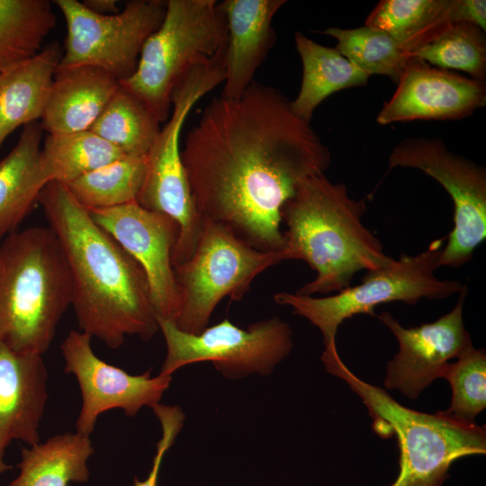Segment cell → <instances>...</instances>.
Returning <instances> with one entry per match:
<instances>
[{
  "mask_svg": "<svg viewBox=\"0 0 486 486\" xmlns=\"http://www.w3.org/2000/svg\"><path fill=\"white\" fill-rule=\"evenodd\" d=\"M411 167L436 180L454 204V227L443 248L440 266L460 267L486 238V171L448 150L439 139L410 138L396 145L388 169Z\"/></svg>",
  "mask_w": 486,
  "mask_h": 486,
  "instance_id": "obj_12",
  "label": "cell"
},
{
  "mask_svg": "<svg viewBox=\"0 0 486 486\" xmlns=\"http://www.w3.org/2000/svg\"><path fill=\"white\" fill-rule=\"evenodd\" d=\"M147 175V157H123L66 184L86 209H106L136 201Z\"/></svg>",
  "mask_w": 486,
  "mask_h": 486,
  "instance_id": "obj_28",
  "label": "cell"
},
{
  "mask_svg": "<svg viewBox=\"0 0 486 486\" xmlns=\"http://www.w3.org/2000/svg\"><path fill=\"white\" fill-rule=\"evenodd\" d=\"M62 54L51 42L0 73V147L17 128L42 118Z\"/></svg>",
  "mask_w": 486,
  "mask_h": 486,
  "instance_id": "obj_20",
  "label": "cell"
},
{
  "mask_svg": "<svg viewBox=\"0 0 486 486\" xmlns=\"http://www.w3.org/2000/svg\"><path fill=\"white\" fill-rule=\"evenodd\" d=\"M485 104L484 81L411 58L376 122L386 125L415 120H461Z\"/></svg>",
  "mask_w": 486,
  "mask_h": 486,
  "instance_id": "obj_16",
  "label": "cell"
},
{
  "mask_svg": "<svg viewBox=\"0 0 486 486\" xmlns=\"http://www.w3.org/2000/svg\"><path fill=\"white\" fill-rule=\"evenodd\" d=\"M446 238L429 243L422 252L401 255L387 266L368 271L362 282L325 297L279 292L274 300L289 306L292 313L305 318L320 331L324 348L337 346L339 326L358 314L375 316L381 304L401 302L415 304L421 299L441 300L459 293L463 284L440 279L435 272Z\"/></svg>",
  "mask_w": 486,
  "mask_h": 486,
  "instance_id": "obj_7",
  "label": "cell"
},
{
  "mask_svg": "<svg viewBox=\"0 0 486 486\" xmlns=\"http://www.w3.org/2000/svg\"><path fill=\"white\" fill-rule=\"evenodd\" d=\"M225 79V54L192 68L172 94L171 113L147 156V175L136 202L170 217L180 236L194 235L201 225L179 147L183 124L193 106Z\"/></svg>",
  "mask_w": 486,
  "mask_h": 486,
  "instance_id": "obj_9",
  "label": "cell"
},
{
  "mask_svg": "<svg viewBox=\"0 0 486 486\" xmlns=\"http://www.w3.org/2000/svg\"><path fill=\"white\" fill-rule=\"evenodd\" d=\"M367 206L349 195L344 184L325 174L304 180L281 210L284 260L306 262L314 279L295 292L302 295L338 292L350 286L359 271L392 263L381 240L363 223Z\"/></svg>",
  "mask_w": 486,
  "mask_h": 486,
  "instance_id": "obj_3",
  "label": "cell"
},
{
  "mask_svg": "<svg viewBox=\"0 0 486 486\" xmlns=\"http://www.w3.org/2000/svg\"><path fill=\"white\" fill-rule=\"evenodd\" d=\"M328 373L343 380L367 408L380 436H396L399 474L389 486H443L456 460L485 454L486 427L465 425L442 415L409 409L385 390L357 377L342 361L337 347L320 357Z\"/></svg>",
  "mask_w": 486,
  "mask_h": 486,
  "instance_id": "obj_5",
  "label": "cell"
},
{
  "mask_svg": "<svg viewBox=\"0 0 486 486\" xmlns=\"http://www.w3.org/2000/svg\"><path fill=\"white\" fill-rule=\"evenodd\" d=\"M152 410L159 420L162 436L156 446V454L148 477L144 481H140L135 477L133 486H158L163 458L174 444L185 418L183 410L178 406L158 403L152 407Z\"/></svg>",
  "mask_w": 486,
  "mask_h": 486,
  "instance_id": "obj_32",
  "label": "cell"
},
{
  "mask_svg": "<svg viewBox=\"0 0 486 486\" xmlns=\"http://www.w3.org/2000/svg\"><path fill=\"white\" fill-rule=\"evenodd\" d=\"M285 0H225L218 3L228 28L221 96L238 99L275 40L272 21Z\"/></svg>",
  "mask_w": 486,
  "mask_h": 486,
  "instance_id": "obj_18",
  "label": "cell"
},
{
  "mask_svg": "<svg viewBox=\"0 0 486 486\" xmlns=\"http://www.w3.org/2000/svg\"><path fill=\"white\" fill-rule=\"evenodd\" d=\"M55 26L47 0H0V73L37 54Z\"/></svg>",
  "mask_w": 486,
  "mask_h": 486,
  "instance_id": "obj_27",
  "label": "cell"
},
{
  "mask_svg": "<svg viewBox=\"0 0 486 486\" xmlns=\"http://www.w3.org/2000/svg\"><path fill=\"white\" fill-rule=\"evenodd\" d=\"M282 261L283 251L258 250L226 227L202 220L194 254L174 266L180 295L175 325L190 334L201 333L222 299L241 300L259 274Z\"/></svg>",
  "mask_w": 486,
  "mask_h": 486,
  "instance_id": "obj_8",
  "label": "cell"
},
{
  "mask_svg": "<svg viewBox=\"0 0 486 486\" xmlns=\"http://www.w3.org/2000/svg\"><path fill=\"white\" fill-rule=\"evenodd\" d=\"M94 453L90 436L64 433L22 448L19 474L8 486H68L86 482L87 461Z\"/></svg>",
  "mask_w": 486,
  "mask_h": 486,
  "instance_id": "obj_23",
  "label": "cell"
},
{
  "mask_svg": "<svg viewBox=\"0 0 486 486\" xmlns=\"http://www.w3.org/2000/svg\"><path fill=\"white\" fill-rule=\"evenodd\" d=\"M142 267L157 317L176 321L180 295L172 261L178 229L167 215L147 210L136 201L106 209H86Z\"/></svg>",
  "mask_w": 486,
  "mask_h": 486,
  "instance_id": "obj_14",
  "label": "cell"
},
{
  "mask_svg": "<svg viewBox=\"0 0 486 486\" xmlns=\"http://www.w3.org/2000/svg\"><path fill=\"white\" fill-rule=\"evenodd\" d=\"M71 274L50 227L15 231L0 244V342L42 356L71 306Z\"/></svg>",
  "mask_w": 486,
  "mask_h": 486,
  "instance_id": "obj_4",
  "label": "cell"
},
{
  "mask_svg": "<svg viewBox=\"0 0 486 486\" xmlns=\"http://www.w3.org/2000/svg\"><path fill=\"white\" fill-rule=\"evenodd\" d=\"M82 3L88 10L100 15H112L120 12L116 0H85Z\"/></svg>",
  "mask_w": 486,
  "mask_h": 486,
  "instance_id": "obj_34",
  "label": "cell"
},
{
  "mask_svg": "<svg viewBox=\"0 0 486 486\" xmlns=\"http://www.w3.org/2000/svg\"><path fill=\"white\" fill-rule=\"evenodd\" d=\"M452 8L453 0H382L364 25L387 33L410 55L453 24Z\"/></svg>",
  "mask_w": 486,
  "mask_h": 486,
  "instance_id": "obj_24",
  "label": "cell"
},
{
  "mask_svg": "<svg viewBox=\"0 0 486 486\" xmlns=\"http://www.w3.org/2000/svg\"><path fill=\"white\" fill-rule=\"evenodd\" d=\"M159 124L145 104L120 85L89 130L126 157H147L160 132Z\"/></svg>",
  "mask_w": 486,
  "mask_h": 486,
  "instance_id": "obj_26",
  "label": "cell"
},
{
  "mask_svg": "<svg viewBox=\"0 0 486 486\" xmlns=\"http://www.w3.org/2000/svg\"><path fill=\"white\" fill-rule=\"evenodd\" d=\"M453 23L473 24L483 32L486 29V2L484 0H453Z\"/></svg>",
  "mask_w": 486,
  "mask_h": 486,
  "instance_id": "obj_33",
  "label": "cell"
},
{
  "mask_svg": "<svg viewBox=\"0 0 486 486\" xmlns=\"http://www.w3.org/2000/svg\"><path fill=\"white\" fill-rule=\"evenodd\" d=\"M91 338L81 330H71L60 346L64 371L76 377L81 392L76 429L87 436L104 412L119 409L131 418L143 407L159 403L172 381V375L151 376L150 371L130 374L104 362L94 354Z\"/></svg>",
  "mask_w": 486,
  "mask_h": 486,
  "instance_id": "obj_13",
  "label": "cell"
},
{
  "mask_svg": "<svg viewBox=\"0 0 486 486\" xmlns=\"http://www.w3.org/2000/svg\"><path fill=\"white\" fill-rule=\"evenodd\" d=\"M125 157L92 132L48 134L40 150V170L46 183L68 184L76 178Z\"/></svg>",
  "mask_w": 486,
  "mask_h": 486,
  "instance_id": "obj_25",
  "label": "cell"
},
{
  "mask_svg": "<svg viewBox=\"0 0 486 486\" xmlns=\"http://www.w3.org/2000/svg\"><path fill=\"white\" fill-rule=\"evenodd\" d=\"M468 293L464 284L454 307L436 321L405 328L389 311L378 315L380 321L394 335L399 351L388 362L383 385L398 390L415 400L442 374L451 359H455L472 345L465 329L463 311Z\"/></svg>",
  "mask_w": 486,
  "mask_h": 486,
  "instance_id": "obj_15",
  "label": "cell"
},
{
  "mask_svg": "<svg viewBox=\"0 0 486 486\" xmlns=\"http://www.w3.org/2000/svg\"><path fill=\"white\" fill-rule=\"evenodd\" d=\"M39 202L71 274V306L80 330L110 348L121 346L126 336L151 338L159 328L140 265L94 222L66 184L48 183Z\"/></svg>",
  "mask_w": 486,
  "mask_h": 486,
  "instance_id": "obj_2",
  "label": "cell"
},
{
  "mask_svg": "<svg viewBox=\"0 0 486 486\" xmlns=\"http://www.w3.org/2000/svg\"><path fill=\"white\" fill-rule=\"evenodd\" d=\"M337 40L336 49L369 75H382L398 83L410 54L390 35L366 25L355 29L330 27L322 32Z\"/></svg>",
  "mask_w": 486,
  "mask_h": 486,
  "instance_id": "obj_29",
  "label": "cell"
},
{
  "mask_svg": "<svg viewBox=\"0 0 486 486\" xmlns=\"http://www.w3.org/2000/svg\"><path fill=\"white\" fill-rule=\"evenodd\" d=\"M442 378L451 385L452 400L439 412L456 422L475 425V418L486 407L485 351L470 346L446 364Z\"/></svg>",
  "mask_w": 486,
  "mask_h": 486,
  "instance_id": "obj_31",
  "label": "cell"
},
{
  "mask_svg": "<svg viewBox=\"0 0 486 486\" xmlns=\"http://www.w3.org/2000/svg\"><path fill=\"white\" fill-rule=\"evenodd\" d=\"M10 469H12V466L4 462V457H0V473L4 472Z\"/></svg>",
  "mask_w": 486,
  "mask_h": 486,
  "instance_id": "obj_35",
  "label": "cell"
},
{
  "mask_svg": "<svg viewBox=\"0 0 486 486\" xmlns=\"http://www.w3.org/2000/svg\"><path fill=\"white\" fill-rule=\"evenodd\" d=\"M181 158L202 220L262 251L283 250V205L331 163L329 149L291 101L255 82L238 99L211 100Z\"/></svg>",
  "mask_w": 486,
  "mask_h": 486,
  "instance_id": "obj_1",
  "label": "cell"
},
{
  "mask_svg": "<svg viewBox=\"0 0 486 486\" xmlns=\"http://www.w3.org/2000/svg\"><path fill=\"white\" fill-rule=\"evenodd\" d=\"M47 400L42 356L18 353L0 342V456L14 440L30 446L40 443Z\"/></svg>",
  "mask_w": 486,
  "mask_h": 486,
  "instance_id": "obj_17",
  "label": "cell"
},
{
  "mask_svg": "<svg viewBox=\"0 0 486 486\" xmlns=\"http://www.w3.org/2000/svg\"><path fill=\"white\" fill-rule=\"evenodd\" d=\"M302 64L297 97L291 101L293 112L310 122L315 109L330 94L367 84L369 75L343 57L336 48L323 46L300 32L294 34Z\"/></svg>",
  "mask_w": 486,
  "mask_h": 486,
  "instance_id": "obj_22",
  "label": "cell"
},
{
  "mask_svg": "<svg viewBox=\"0 0 486 486\" xmlns=\"http://www.w3.org/2000/svg\"><path fill=\"white\" fill-rule=\"evenodd\" d=\"M42 127L23 126L18 142L0 161V241L17 231L47 184L40 170Z\"/></svg>",
  "mask_w": 486,
  "mask_h": 486,
  "instance_id": "obj_21",
  "label": "cell"
},
{
  "mask_svg": "<svg viewBox=\"0 0 486 486\" xmlns=\"http://www.w3.org/2000/svg\"><path fill=\"white\" fill-rule=\"evenodd\" d=\"M120 82L90 66L57 68L41 118L48 134L89 130L119 88Z\"/></svg>",
  "mask_w": 486,
  "mask_h": 486,
  "instance_id": "obj_19",
  "label": "cell"
},
{
  "mask_svg": "<svg viewBox=\"0 0 486 486\" xmlns=\"http://www.w3.org/2000/svg\"><path fill=\"white\" fill-rule=\"evenodd\" d=\"M442 69L464 71L471 77H486V39L479 27L465 22L451 24L436 40L410 55Z\"/></svg>",
  "mask_w": 486,
  "mask_h": 486,
  "instance_id": "obj_30",
  "label": "cell"
},
{
  "mask_svg": "<svg viewBox=\"0 0 486 486\" xmlns=\"http://www.w3.org/2000/svg\"><path fill=\"white\" fill-rule=\"evenodd\" d=\"M228 28L215 0H168L160 26L146 40L134 73L120 85L162 122L172 94L194 67L226 52Z\"/></svg>",
  "mask_w": 486,
  "mask_h": 486,
  "instance_id": "obj_6",
  "label": "cell"
},
{
  "mask_svg": "<svg viewBox=\"0 0 486 486\" xmlns=\"http://www.w3.org/2000/svg\"><path fill=\"white\" fill-rule=\"evenodd\" d=\"M166 356L160 374L172 375L190 364L210 361L224 376L270 374L292 348L290 326L278 317L255 322L247 328L225 319L199 334L180 330L173 321L157 317Z\"/></svg>",
  "mask_w": 486,
  "mask_h": 486,
  "instance_id": "obj_10",
  "label": "cell"
},
{
  "mask_svg": "<svg viewBox=\"0 0 486 486\" xmlns=\"http://www.w3.org/2000/svg\"><path fill=\"white\" fill-rule=\"evenodd\" d=\"M67 24L58 68H98L119 82L135 71L146 40L160 26L166 1L132 0L122 11L100 15L77 0H56Z\"/></svg>",
  "mask_w": 486,
  "mask_h": 486,
  "instance_id": "obj_11",
  "label": "cell"
}]
</instances>
